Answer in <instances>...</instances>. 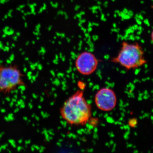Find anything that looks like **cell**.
<instances>
[{
  "label": "cell",
  "mask_w": 153,
  "mask_h": 153,
  "mask_svg": "<svg viewBox=\"0 0 153 153\" xmlns=\"http://www.w3.org/2000/svg\"><path fill=\"white\" fill-rule=\"evenodd\" d=\"M63 120L71 125H85L92 114L91 107L84 96L82 90H78L64 102L60 109Z\"/></svg>",
  "instance_id": "6da1fadb"
},
{
  "label": "cell",
  "mask_w": 153,
  "mask_h": 153,
  "mask_svg": "<svg viewBox=\"0 0 153 153\" xmlns=\"http://www.w3.org/2000/svg\"><path fill=\"white\" fill-rule=\"evenodd\" d=\"M111 61L119 64L127 70L137 68L147 63L145 59L144 51L137 42L130 43L123 41L115 57Z\"/></svg>",
  "instance_id": "7a4b0ae2"
},
{
  "label": "cell",
  "mask_w": 153,
  "mask_h": 153,
  "mask_svg": "<svg viewBox=\"0 0 153 153\" xmlns=\"http://www.w3.org/2000/svg\"><path fill=\"white\" fill-rule=\"evenodd\" d=\"M25 74L16 64L0 65V94L9 95L20 86H26Z\"/></svg>",
  "instance_id": "3957f363"
},
{
  "label": "cell",
  "mask_w": 153,
  "mask_h": 153,
  "mask_svg": "<svg viewBox=\"0 0 153 153\" xmlns=\"http://www.w3.org/2000/svg\"><path fill=\"white\" fill-rule=\"evenodd\" d=\"M117 99L114 91L108 87H103L96 92L94 102L97 107L102 111L113 110L117 104Z\"/></svg>",
  "instance_id": "277c9868"
},
{
  "label": "cell",
  "mask_w": 153,
  "mask_h": 153,
  "mask_svg": "<svg viewBox=\"0 0 153 153\" xmlns=\"http://www.w3.org/2000/svg\"><path fill=\"white\" fill-rule=\"evenodd\" d=\"M99 61L92 52L84 51L78 55L75 61L76 70L85 76L90 75L96 71L98 67Z\"/></svg>",
  "instance_id": "5b68a950"
},
{
  "label": "cell",
  "mask_w": 153,
  "mask_h": 153,
  "mask_svg": "<svg viewBox=\"0 0 153 153\" xmlns=\"http://www.w3.org/2000/svg\"><path fill=\"white\" fill-rule=\"evenodd\" d=\"M137 124V120L136 118H132L128 121V125L132 128L136 127Z\"/></svg>",
  "instance_id": "8992f818"
},
{
  "label": "cell",
  "mask_w": 153,
  "mask_h": 153,
  "mask_svg": "<svg viewBox=\"0 0 153 153\" xmlns=\"http://www.w3.org/2000/svg\"><path fill=\"white\" fill-rule=\"evenodd\" d=\"M149 97L150 95L149 94H145V95L144 96V99L145 100H147Z\"/></svg>",
  "instance_id": "52a82bcc"
},
{
  "label": "cell",
  "mask_w": 153,
  "mask_h": 153,
  "mask_svg": "<svg viewBox=\"0 0 153 153\" xmlns=\"http://www.w3.org/2000/svg\"><path fill=\"white\" fill-rule=\"evenodd\" d=\"M151 38L152 42V43H153V29L152 30V33H151Z\"/></svg>",
  "instance_id": "ba28073f"
},
{
  "label": "cell",
  "mask_w": 153,
  "mask_h": 153,
  "mask_svg": "<svg viewBox=\"0 0 153 153\" xmlns=\"http://www.w3.org/2000/svg\"><path fill=\"white\" fill-rule=\"evenodd\" d=\"M144 116L145 117H149L150 114L149 113H146L144 115Z\"/></svg>",
  "instance_id": "9c48e42d"
},
{
  "label": "cell",
  "mask_w": 153,
  "mask_h": 153,
  "mask_svg": "<svg viewBox=\"0 0 153 153\" xmlns=\"http://www.w3.org/2000/svg\"><path fill=\"white\" fill-rule=\"evenodd\" d=\"M144 93L145 94H149V93H148V91L147 90L145 91Z\"/></svg>",
  "instance_id": "30bf717a"
},
{
  "label": "cell",
  "mask_w": 153,
  "mask_h": 153,
  "mask_svg": "<svg viewBox=\"0 0 153 153\" xmlns=\"http://www.w3.org/2000/svg\"><path fill=\"white\" fill-rule=\"evenodd\" d=\"M150 79V77H148L146 78L147 80H149V79Z\"/></svg>",
  "instance_id": "8fae6325"
},
{
  "label": "cell",
  "mask_w": 153,
  "mask_h": 153,
  "mask_svg": "<svg viewBox=\"0 0 153 153\" xmlns=\"http://www.w3.org/2000/svg\"><path fill=\"white\" fill-rule=\"evenodd\" d=\"M151 119L152 120H153V116H151Z\"/></svg>",
  "instance_id": "7c38bea8"
},
{
  "label": "cell",
  "mask_w": 153,
  "mask_h": 153,
  "mask_svg": "<svg viewBox=\"0 0 153 153\" xmlns=\"http://www.w3.org/2000/svg\"><path fill=\"white\" fill-rule=\"evenodd\" d=\"M151 92H152V93H153V90H152V91H151Z\"/></svg>",
  "instance_id": "4fadbf2b"
},
{
  "label": "cell",
  "mask_w": 153,
  "mask_h": 153,
  "mask_svg": "<svg viewBox=\"0 0 153 153\" xmlns=\"http://www.w3.org/2000/svg\"><path fill=\"white\" fill-rule=\"evenodd\" d=\"M149 152V153H150L151 152V151H149V152Z\"/></svg>",
  "instance_id": "5bb4252c"
},
{
  "label": "cell",
  "mask_w": 153,
  "mask_h": 153,
  "mask_svg": "<svg viewBox=\"0 0 153 153\" xmlns=\"http://www.w3.org/2000/svg\"><path fill=\"white\" fill-rule=\"evenodd\" d=\"M152 112L153 113V109L152 110Z\"/></svg>",
  "instance_id": "9a60e30c"
},
{
  "label": "cell",
  "mask_w": 153,
  "mask_h": 153,
  "mask_svg": "<svg viewBox=\"0 0 153 153\" xmlns=\"http://www.w3.org/2000/svg\"><path fill=\"white\" fill-rule=\"evenodd\" d=\"M152 82H153V78H152Z\"/></svg>",
  "instance_id": "2e32d148"
},
{
  "label": "cell",
  "mask_w": 153,
  "mask_h": 153,
  "mask_svg": "<svg viewBox=\"0 0 153 153\" xmlns=\"http://www.w3.org/2000/svg\"><path fill=\"white\" fill-rule=\"evenodd\" d=\"M152 121H152V123H153V120H152Z\"/></svg>",
  "instance_id": "e0dca14e"
},
{
  "label": "cell",
  "mask_w": 153,
  "mask_h": 153,
  "mask_svg": "<svg viewBox=\"0 0 153 153\" xmlns=\"http://www.w3.org/2000/svg\"></svg>",
  "instance_id": "ac0fdd59"
}]
</instances>
